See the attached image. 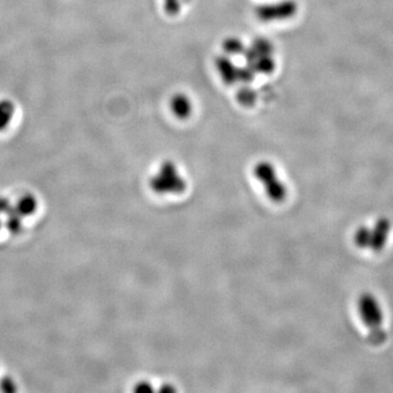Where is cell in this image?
<instances>
[{
  "label": "cell",
  "instance_id": "obj_1",
  "mask_svg": "<svg viewBox=\"0 0 393 393\" xmlns=\"http://www.w3.org/2000/svg\"><path fill=\"white\" fill-rule=\"evenodd\" d=\"M247 66L255 74H270L274 72V47L267 39H255L244 52Z\"/></svg>",
  "mask_w": 393,
  "mask_h": 393
},
{
  "label": "cell",
  "instance_id": "obj_2",
  "mask_svg": "<svg viewBox=\"0 0 393 393\" xmlns=\"http://www.w3.org/2000/svg\"><path fill=\"white\" fill-rule=\"evenodd\" d=\"M150 186L156 194H182L186 189V180L172 161H165L160 170L151 178Z\"/></svg>",
  "mask_w": 393,
  "mask_h": 393
},
{
  "label": "cell",
  "instance_id": "obj_3",
  "mask_svg": "<svg viewBox=\"0 0 393 393\" xmlns=\"http://www.w3.org/2000/svg\"><path fill=\"white\" fill-rule=\"evenodd\" d=\"M253 175L265 187V194L272 201L282 202L286 198V187L279 178L278 173L271 163L262 161L255 164Z\"/></svg>",
  "mask_w": 393,
  "mask_h": 393
},
{
  "label": "cell",
  "instance_id": "obj_4",
  "mask_svg": "<svg viewBox=\"0 0 393 393\" xmlns=\"http://www.w3.org/2000/svg\"><path fill=\"white\" fill-rule=\"evenodd\" d=\"M298 11V4L295 0H279L258 6L255 8V15L262 22H280L292 19Z\"/></svg>",
  "mask_w": 393,
  "mask_h": 393
},
{
  "label": "cell",
  "instance_id": "obj_5",
  "mask_svg": "<svg viewBox=\"0 0 393 393\" xmlns=\"http://www.w3.org/2000/svg\"><path fill=\"white\" fill-rule=\"evenodd\" d=\"M215 68L221 76L222 81L225 84H248L255 80V72L248 66L239 67L232 62L229 56H219L215 58Z\"/></svg>",
  "mask_w": 393,
  "mask_h": 393
},
{
  "label": "cell",
  "instance_id": "obj_6",
  "mask_svg": "<svg viewBox=\"0 0 393 393\" xmlns=\"http://www.w3.org/2000/svg\"><path fill=\"white\" fill-rule=\"evenodd\" d=\"M357 306L361 319L369 330L381 327L383 320L382 310L378 300L373 294L363 293L359 296Z\"/></svg>",
  "mask_w": 393,
  "mask_h": 393
},
{
  "label": "cell",
  "instance_id": "obj_7",
  "mask_svg": "<svg viewBox=\"0 0 393 393\" xmlns=\"http://www.w3.org/2000/svg\"><path fill=\"white\" fill-rule=\"evenodd\" d=\"M391 223L387 218H379L371 229V243L369 249L380 251L386 246L390 233Z\"/></svg>",
  "mask_w": 393,
  "mask_h": 393
},
{
  "label": "cell",
  "instance_id": "obj_8",
  "mask_svg": "<svg viewBox=\"0 0 393 393\" xmlns=\"http://www.w3.org/2000/svg\"><path fill=\"white\" fill-rule=\"evenodd\" d=\"M170 108L173 115L177 119L186 121L192 116L194 106H192V100L186 94L176 93L171 98Z\"/></svg>",
  "mask_w": 393,
  "mask_h": 393
},
{
  "label": "cell",
  "instance_id": "obj_9",
  "mask_svg": "<svg viewBox=\"0 0 393 393\" xmlns=\"http://www.w3.org/2000/svg\"><path fill=\"white\" fill-rule=\"evenodd\" d=\"M15 116V105L13 101L3 98L0 100V133L6 131Z\"/></svg>",
  "mask_w": 393,
  "mask_h": 393
},
{
  "label": "cell",
  "instance_id": "obj_10",
  "mask_svg": "<svg viewBox=\"0 0 393 393\" xmlns=\"http://www.w3.org/2000/svg\"><path fill=\"white\" fill-rule=\"evenodd\" d=\"M15 211L22 216L32 215L37 209V200L32 194H25L18 200Z\"/></svg>",
  "mask_w": 393,
  "mask_h": 393
},
{
  "label": "cell",
  "instance_id": "obj_11",
  "mask_svg": "<svg viewBox=\"0 0 393 393\" xmlns=\"http://www.w3.org/2000/svg\"><path fill=\"white\" fill-rule=\"evenodd\" d=\"M5 227L11 234H19L22 231V216L15 211V206L6 214Z\"/></svg>",
  "mask_w": 393,
  "mask_h": 393
},
{
  "label": "cell",
  "instance_id": "obj_12",
  "mask_svg": "<svg viewBox=\"0 0 393 393\" xmlns=\"http://www.w3.org/2000/svg\"><path fill=\"white\" fill-rule=\"evenodd\" d=\"M222 47H223L224 54L227 55V56L244 54L246 49L245 44L237 37L225 39Z\"/></svg>",
  "mask_w": 393,
  "mask_h": 393
},
{
  "label": "cell",
  "instance_id": "obj_13",
  "mask_svg": "<svg viewBox=\"0 0 393 393\" xmlns=\"http://www.w3.org/2000/svg\"><path fill=\"white\" fill-rule=\"evenodd\" d=\"M236 98L241 105L245 106V107H251V106L255 105L258 95H257V92L251 86H245L237 92Z\"/></svg>",
  "mask_w": 393,
  "mask_h": 393
},
{
  "label": "cell",
  "instance_id": "obj_14",
  "mask_svg": "<svg viewBox=\"0 0 393 393\" xmlns=\"http://www.w3.org/2000/svg\"><path fill=\"white\" fill-rule=\"evenodd\" d=\"M354 243L359 248H369L371 243V229L368 226H359L354 233Z\"/></svg>",
  "mask_w": 393,
  "mask_h": 393
},
{
  "label": "cell",
  "instance_id": "obj_15",
  "mask_svg": "<svg viewBox=\"0 0 393 393\" xmlns=\"http://www.w3.org/2000/svg\"><path fill=\"white\" fill-rule=\"evenodd\" d=\"M163 8L167 15L174 17L182 10V0H163Z\"/></svg>",
  "mask_w": 393,
  "mask_h": 393
},
{
  "label": "cell",
  "instance_id": "obj_16",
  "mask_svg": "<svg viewBox=\"0 0 393 393\" xmlns=\"http://www.w3.org/2000/svg\"><path fill=\"white\" fill-rule=\"evenodd\" d=\"M387 332L382 328H377L369 331L368 341L373 345H380L383 342L386 341Z\"/></svg>",
  "mask_w": 393,
  "mask_h": 393
},
{
  "label": "cell",
  "instance_id": "obj_17",
  "mask_svg": "<svg viewBox=\"0 0 393 393\" xmlns=\"http://www.w3.org/2000/svg\"><path fill=\"white\" fill-rule=\"evenodd\" d=\"M0 390L3 392H15L17 390V387H15V383L13 382V379L6 377L0 381Z\"/></svg>",
  "mask_w": 393,
  "mask_h": 393
},
{
  "label": "cell",
  "instance_id": "obj_18",
  "mask_svg": "<svg viewBox=\"0 0 393 393\" xmlns=\"http://www.w3.org/2000/svg\"><path fill=\"white\" fill-rule=\"evenodd\" d=\"M11 208H13V204H10L9 200L5 196H0V214L6 215Z\"/></svg>",
  "mask_w": 393,
  "mask_h": 393
},
{
  "label": "cell",
  "instance_id": "obj_19",
  "mask_svg": "<svg viewBox=\"0 0 393 393\" xmlns=\"http://www.w3.org/2000/svg\"><path fill=\"white\" fill-rule=\"evenodd\" d=\"M151 390L152 389H151L150 383L147 382L138 383V386L135 388V391H137V392H147V391Z\"/></svg>",
  "mask_w": 393,
  "mask_h": 393
},
{
  "label": "cell",
  "instance_id": "obj_20",
  "mask_svg": "<svg viewBox=\"0 0 393 393\" xmlns=\"http://www.w3.org/2000/svg\"><path fill=\"white\" fill-rule=\"evenodd\" d=\"M1 225H3V222H1V219H0V229H1Z\"/></svg>",
  "mask_w": 393,
  "mask_h": 393
}]
</instances>
